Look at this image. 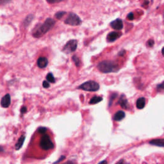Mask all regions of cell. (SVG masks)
Segmentation results:
<instances>
[{"mask_svg": "<svg viewBox=\"0 0 164 164\" xmlns=\"http://www.w3.org/2000/svg\"><path fill=\"white\" fill-rule=\"evenodd\" d=\"M125 116H126L125 113L123 111L120 110L115 113L114 116H113V120L116 121H121L125 117Z\"/></svg>", "mask_w": 164, "mask_h": 164, "instance_id": "cell-12", "label": "cell"}, {"mask_svg": "<svg viewBox=\"0 0 164 164\" xmlns=\"http://www.w3.org/2000/svg\"><path fill=\"white\" fill-rule=\"evenodd\" d=\"M97 69L103 73H110V72H116L119 69V65L117 63L110 61V60H104L101 62L97 66Z\"/></svg>", "mask_w": 164, "mask_h": 164, "instance_id": "cell-2", "label": "cell"}, {"mask_svg": "<svg viewBox=\"0 0 164 164\" xmlns=\"http://www.w3.org/2000/svg\"><path fill=\"white\" fill-rule=\"evenodd\" d=\"M137 108L138 109H142L144 108L145 105H146V99L144 97H141L140 98H138L137 101Z\"/></svg>", "mask_w": 164, "mask_h": 164, "instance_id": "cell-13", "label": "cell"}, {"mask_svg": "<svg viewBox=\"0 0 164 164\" xmlns=\"http://www.w3.org/2000/svg\"><path fill=\"white\" fill-rule=\"evenodd\" d=\"M127 19H129V20H130V21L133 20V19H134V15H133V14L132 13V12H130V13L127 16Z\"/></svg>", "mask_w": 164, "mask_h": 164, "instance_id": "cell-28", "label": "cell"}, {"mask_svg": "<svg viewBox=\"0 0 164 164\" xmlns=\"http://www.w3.org/2000/svg\"><path fill=\"white\" fill-rule=\"evenodd\" d=\"M46 80H47V82H50V83H54L55 82V79L53 74L52 72H49L47 74L46 76Z\"/></svg>", "mask_w": 164, "mask_h": 164, "instance_id": "cell-18", "label": "cell"}, {"mask_svg": "<svg viewBox=\"0 0 164 164\" xmlns=\"http://www.w3.org/2000/svg\"><path fill=\"white\" fill-rule=\"evenodd\" d=\"M149 144L153 146H156L158 147H163L164 146V140L163 138H157V139H154L151 141Z\"/></svg>", "mask_w": 164, "mask_h": 164, "instance_id": "cell-14", "label": "cell"}, {"mask_svg": "<svg viewBox=\"0 0 164 164\" xmlns=\"http://www.w3.org/2000/svg\"><path fill=\"white\" fill-rule=\"evenodd\" d=\"M125 53H126V51H125V50H122V51H121L119 53V55L120 56V57H123L124 55H125Z\"/></svg>", "mask_w": 164, "mask_h": 164, "instance_id": "cell-31", "label": "cell"}, {"mask_svg": "<svg viewBox=\"0 0 164 164\" xmlns=\"http://www.w3.org/2000/svg\"><path fill=\"white\" fill-rule=\"evenodd\" d=\"M66 14V12L64 11H60L57 12V13L55 14V17L57 19H60L61 18H62L64 17L65 15Z\"/></svg>", "mask_w": 164, "mask_h": 164, "instance_id": "cell-19", "label": "cell"}, {"mask_svg": "<svg viewBox=\"0 0 164 164\" xmlns=\"http://www.w3.org/2000/svg\"><path fill=\"white\" fill-rule=\"evenodd\" d=\"M47 131V128L45 127H40L39 129H38V132H39V133L41 134H44Z\"/></svg>", "mask_w": 164, "mask_h": 164, "instance_id": "cell-23", "label": "cell"}, {"mask_svg": "<svg viewBox=\"0 0 164 164\" xmlns=\"http://www.w3.org/2000/svg\"><path fill=\"white\" fill-rule=\"evenodd\" d=\"M12 0H0V5H4L9 3Z\"/></svg>", "mask_w": 164, "mask_h": 164, "instance_id": "cell-25", "label": "cell"}, {"mask_svg": "<svg viewBox=\"0 0 164 164\" xmlns=\"http://www.w3.org/2000/svg\"><path fill=\"white\" fill-rule=\"evenodd\" d=\"M65 158H66V157H65L64 156H62V157L59 158V160H57V161H56V162H55V163H59V162H60L61 161L64 160Z\"/></svg>", "mask_w": 164, "mask_h": 164, "instance_id": "cell-30", "label": "cell"}, {"mask_svg": "<svg viewBox=\"0 0 164 164\" xmlns=\"http://www.w3.org/2000/svg\"><path fill=\"white\" fill-rule=\"evenodd\" d=\"M24 140H25V136L24 135H22L20 138L18 140L17 144H16V150H19V149H21V147L23 145V143L24 142Z\"/></svg>", "mask_w": 164, "mask_h": 164, "instance_id": "cell-15", "label": "cell"}, {"mask_svg": "<svg viewBox=\"0 0 164 164\" xmlns=\"http://www.w3.org/2000/svg\"><path fill=\"white\" fill-rule=\"evenodd\" d=\"M157 89L159 91H162L163 90V82L157 85Z\"/></svg>", "mask_w": 164, "mask_h": 164, "instance_id": "cell-26", "label": "cell"}, {"mask_svg": "<svg viewBox=\"0 0 164 164\" xmlns=\"http://www.w3.org/2000/svg\"><path fill=\"white\" fill-rule=\"evenodd\" d=\"M55 24V21L52 18H47L43 24L37 25L33 29L32 35L35 38H40L48 32Z\"/></svg>", "mask_w": 164, "mask_h": 164, "instance_id": "cell-1", "label": "cell"}, {"mask_svg": "<svg viewBox=\"0 0 164 164\" xmlns=\"http://www.w3.org/2000/svg\"><path fill=\"white\" fill-rule=\"evenodd\" d=\"M110 27L116 30H121L123 28V22L120 19H117L110 22Z\"/></svg>", "mask_w": 164, "mask_h": 164, "instance_id": "cell-7", "label": "cell"}, {"mask_svg": "<svg viewBox=\"0 0 164 164\" xmlns=\"http://www.w3.org/2000/svg\"><path fill=\"white\" fill-rule=\"evenodd\" d=\"M3 151V147H1V146H0V152H2V151Z\"/></svg>", "mask_w": 164, "mask_h": 164, "instance_id": "cell-32", "label": "cell"}, {"mask_svg": "<svg viewBox=\"0 0 164 164\" xmlns=\"http://www.w3.org/2000/svg\"><path fill=\"white\" fill-rule=\"evenodd\" d=\"M11 98L9 94L3 96L1 100V105L3 108H8L10 105Z\"/></svg>", "mask_w": 164, "mask_h": 164, "instance_id": "cell-9", "label": "cell"}, {"mask_svg": "<svg viewBox=\"0 0 164 164\" xmlns=\"http://www.w3.org/2000/svg\"><path fill=\"white\" fill-rule=\"evenodd\" d=\"M48 65V60L46 57H40L37 60V66L41 69L46 67Z\"/></svg>", "mask_w": 164, "mask_h": 164, "instance_id": "cell-10", "label": "cell"}, {"mask_svg": "<svg viewBox=\"0 0 164 164\" xmlns=\"http://www.w3.org/2000/svg\"><path fill=\"white\" fill-rule=\"evenodd\" d=\"M155 44V41H153V40H152V39H150V40H149L147 42V43H146V45H147V47H153V46Z\"/></svg>", "mask_w": 164, "mask_h": 164, "instance_id": "cell-24", "label": "cell"}, {"mask_svg": "<svg viewBox=\"0 0 164 164\" xmlns=\"http://www.w3.org/2000/svg\"><path fill=\"white\" fill-rule=\"evenodd\" d=\"M100 163H107L106 161H103V162H101Z\"/></svg>", "mask_w": 164, "mask_h": 164, "instance_id": "cell-33", "label": "cell"}, {"mask_svg": "<svg viewBox=\"0 0 164 164\" xmlns=\"http://www.w3.org/2000/svg\"><path fill=\"white\" fill-rule=\"evenodd\" d=\"M27 112V108L26 107H22L21 109V112L22 113H24Z\"/></svg>", "mask_w": 164, "mask_h": 164, "instance_id": "cell-29", "label": "cell"}, {"mask_svg": "<svg viewBox=\"0 0 164 164\" xmlns=\"http://www.w3.org/2000/svg\"><path fill=\"white\" fill-rule=\"evenodd\" d=\"M73 62H74V64L76 65V66L77 67H79L80 66V60L79 59V58L77 57V56H76V55H74L72 58Z\"/></svg>", "mask_w": 164, "mask_h": 164, "instance_id": "cell-20", "label": "cell"}, {"mask_svg": "<svg viewBox=\"0 0 164 164\" xmlns=\"http://www.w3.org/2000/svg\"><path fill=\"white\" fill-rule=\"evenodd\" d=\"M40 146L42 149L44 151H48L53 149L54 144L49 135H44L41 137L40 141Z\"/></svg>", "mask_w": 164, "mask_h": 164, "instance_id": "cell-4", "label": "cell"}, {"mask_svg": "<svg viewBox=\"0 0 164 164\" xmlns=\"http://www.w3.org/2000/svg\"><path fill=\"white\" fill-rule=\"evenodd\" d=\"M78 41L77 40H70L63 48L62 51L65 53L69 54L73 52H75L77 48Z\"/></svg>", "mask_w": 164, "mask_h": 164, "instance_id": "cell-6", "label": "cell"}, {"mask_svg": "<svg viewBox=\"0 0 164 164\" xmlns=\"http://www.w3.org/2000/svg\"><path fill=\"white\" fill-rule=\"evenodd\" d=\"M42 86L44 88H45V89H47V88L49 87V82H47V81H44L43 82V83H42Z\"/></svg>", "mask_w": 164, "mask_h": 164, "instance_id": "cell-27", "label": "cell"}, {"mask_svg": "<svg viewBox=\"0 0 164 164\" xmlns=\"http://www.w3.org/2000/svg\"><path fill=\"white\" fill-rule=\"evenodd\" d=\"M33 19V15H29V16H28L26 17V19H24V22H23L24 26V27H28V25L31 23V22L32 21Z\"/></svg>", "mask_w": 164, "mask_h": 164, "instance_id": "cell-17", "label": "cell"}, {"mask_svg": "<svg viewBox=\"0 0 164 164\" xmlns=\"http://www.w3.org/2000/svg\"><path fill=\"white\" fill-rule=\"evenodd\" d=\"M117 97V93H113L112 94V96H110V102H109V107L111 106L112 102H113V101L114 100L116 97Z\"/></svg>", "mask_w": 164, "mask_h": 164, "instance_id": "cell-21", "label": "cell"}, {"mask_svg": "<svg viewBox=\"0 0 164 164\" xmlns=\"http://www.w3.org/2000/svg\"><path fill=\"white\" fill-rule=\"evenodd\" d=\"M78 89L85 91L95 92L99 89V85L94 81H88L80 85Z\"/></svg>", "mask_w": 164, "mask_h": 164, "instance_id": "cell-3", "label": "cell"}, {"mask_svg": "<svg viewBox=\"0 0 164 164\" xmlns=\"http://www.w3.org/2000/svg\"><path fill=\"white\" fill-rule=\"evenodd\" d=\"M47 2L49 3H51V4H53V3H60L61 2L63 1H65V0H46Z\"/></svg>", "mask_w": 164, "mask_h": 164, "instance_id": "cell-22", "label": "cell"}, {"mask_svg": "<svg viewBox=\"0 0 164 164\" xmlns=\"http://www.w3.org/2000/svg\"><path fill=\"white\" fill-rule=\"evenodd\" d=\"M118 103L121 105L122 108L128 109V102L127 99L126 98V96L124 94H122L119 99Z\"/></svg>", "mask_w": 164, "mask_h": 164, "instance_id": "cell-11", "label": "cell"}, {"mask_svg": "<svg viewBox=\"0 0 164 164\" xmlns=\"http://www.w3.org/2000/svg\"><path fill=\"white\" fill-rule=\"evenodd\" d=\"M121 33L117 32H110L107 37V40L109 42H112L117 40L118 38H119L121 36Z\"/></svg>", "mask_w": 164, "mask_h": 164, "instance_id": "cell-8", "label": "cell"}, {"mask_svg": "<svg viewBox=\"0 0 164 164\" xmlns=\"http://www.w3.org/2000/svg\"><path fill=\"white\" fill-rule=\"evenodd\" d=\"M102 100H103V98L102 97L94 96L90 100L89 103L91 105H95V104H97V103H99L100 102H102Z\"/></svg>", "mask_w": 164, "mask_h": 164, "instance_id": "cell-16", "label": "cell"}, {"mask_svg": "<svg viewBox=\"0 0 164 164\" xmlns=\"http://www.w3.org/2000/svg\"><path fill=\"white\" fill-rule=\"evenodd\" d=\"M64 22L67 24L71 25V26H78L81 24L82 20L77 14L70 13Z\"/></svg>", "mask_w": 164, "mask_h": 164, "instance_id": "cell-5", "label": "cell"}]
</instances>
